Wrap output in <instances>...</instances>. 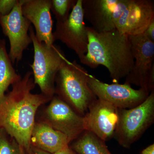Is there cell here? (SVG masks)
<instances>
[{"instance_id":"6da1fadb","label":"cell","mask_w":154,"mask_h":154,"mask_svg":"<svg viewBox=\"0 0 154 154\" xmlns=\"http://www.w3.org/2000/svg\"><path fill=\"white\" fill-rule=\"evenodd\" d=\"M31 72L12 85L0 101V128L14 138L29 152L31 132L38 109L51 100L42 94L32 93L35 88Z\"/></svg>"},{"instance_id":"7a4b0ae2","label":"cell","mask_w":154,"mask_h":154,"mask_svg":"<svg viewBox=\"0 0 154 154\" xmlns=\"http://www.w3.org/2000/svg\"><path fill=\"white\" fill-rule=\"evenodd\" d=\"M88 52L80 62L91 68L105 66L113 82L118 83L134 64L128 36L116 29L99 32L91 27H88Z\"/></svg>"},{"instance_id":"3957f363","label":"cell","mask_w":154,"mask_h":154,"mask_svg":"<svg viewBox=\"0 0 154 154\" xmlns=\"http://www.w3.org/2000/svg\"><path fill=\"white\" fill-rule=\"evenodd\" d=\"M89 75L76 61L72 62L66 58L55 78V95L82 116L97 99L88 85Z\"/></svg>"},{"instance_id":"277c9868","label":"cell","mask_w":154,"mask_h":154,"mask_svg":"<svg viewBox=\"0 0 154 154\" xmlns=\"http://www.w3.org/2000/svg\"><path fill=\"white\" fill-rule=\"evenodd\" d=\"M29 31L34 48L33 61L30 65L34 82L39 87L41 94L51 99L55 96L56 76L66 57L59 46H48L39 42L32 26Z\"/></svg>"},{"instance_id":"5b68a950","label":"cell","mask_w":154,"mask_h":154,"mask_svg":"<svg viewBox=\"0 0 154 154\" xmlns=\"http://www.w3.org/2000/svg\"><path fill=\"white\" fill-rule=\"evenodd\" d=\"M118 109V123L113 137L122 146L129 149L153 123L154 91L136 107Z\"/></svg>"},{"instance_id":"8992f818","label":"cell","mask_w":154,"mask_h":154,"mask_svg":"<svg viewBox=\"0 0 154 154\" xmlns=\"http://www.w3.org/2000/svg\"><path fill=\"white\" fill-rule=\"evenodd\" d=\"M36 121L41 122L66 135L71 142L85 131L84 116L54 96L41 110Z\"/></svg>"},{"instance_id":"52a82bcc","label":"cell","mask_w":154,"mask_h":154,"mask_svg":"<svg viewBox=\"0 0 154 154\" xmlns=\"http://www.w3.org/2000/svg\"><path fill=\"white\" fill-rule=\"evenodd\" d=\"M82 0H77L69 16L64 22H57L53 32L54 40H59L73 51L79 60L88 51V26L84 22Z\"/></svg>"},{"instance_id":"ba28073f","label":"cell","mask_w":154,"mask_h":154,"mask_svg":"<svg viewBox=\"0 0 154 154\" xmlns=\"http://www.w3.org/2000/svg\"><path fill=\"white\" fill-rule=\"evenodd\" d=\"M23 2L24 0H19L8 15L0 18L3 33L10 42L8 55L13 64L22 60L24 51L32 43L28 34L31 24L22 14Z\"/></svg>"},{"instance_id":"9c48e42d","label":"cell","mask_w":154,"mask_h":154,"mask_svg":"<svg viewBox=\"0 0 154 154\" xmlns=\"http://www.w3.org/2000/svg\"><path fill=\"white\" fill-rule=\"evenodd\" d=\"M88 84L97 99L109 102L118 109H128L140 105L150 93L140 88L135 90L127 84L104 83L89 74Z\"/></svg>"},{"instance_id":"30bf717a","label":"cell","mask_w":154,"mask_h":154,"mask_svg":"<svg viewBox=\"0 0 154 154\" xmlns=\"http://www.w3.org/2000/svg\"><path fill=\"white\" fill-rule=\"evenodd\" d=\"M134 60L133 67L125 77V84L134 85L148 91L150 74L154 66V42L144 33L128 36Z\"/></svg>"},{"instance_id":"8fae6325","label":"cell","mask_w":154,"mask_h":154,"mask_svg":"<svg viewBox=\"0 0 154 154\" xmlns=\"http://www.w3.org/2000/svg\"><path fill=\"white\" fill-rule=\"evenodd\" d=\"M129 0H82L84 18L99 32L116 29L115 24Z\"/></svg>"},{"instance_id":"7c38bea8","label":"cell","mask_w":154,"mask_h":154,"mask_svg":"<svg viewBox=\"0 0 154 154\" xmlns=\"http://www.w3.org/2000/svg\"><path fill=\"white\" fill-rule=\"evenodd\" d=\"M118 108L109 102L97 98L84 116L85 131L105 141L111 139L118 123Z\"/></svg>"},{"instance_id":"4fadbf2b","label":"cell","mask_w":154,"mask_h":154,"mask_svg":"<svg viewBox=\"0 0 154 154\" xmlns=\"http://www.w3.org/2000/svg\"><path fill=\"white\" fill-rule=\"evenodd\" d=\"M154 19L153 1L129 0L115 28L123 34L135 36L144 33Z\"/></svg>"},{"instance_id":"5bb4252c","label":"cell","mask_w":154,"mask_h":154,"mask_svg":"<svg viewBox=\"0 0 154 154\" xmlns=\"http://www.w3.org/2000/svg\"><path fill=\"white\" fill-rule=\"evenodd\" d=\"M51 7V0H24L22 7L23 16L34 26L38 41L48 46L54 42Z\"/></svg>"},{"instance_id":"9a60e30c","label":"cell","mask_w":154,"mask_h":154,"mask_svg":"<svg viewBox=\"0 0 154 154\" xmlns=\"http://www.w3.org/2000/svg\"><path fill=\"white\" fill-rule=\"evenodd\" d=\"M68 137L48 125L36 121L30 139V146L53 154L69 146Z\"/></svg>"},{"instance_id":"2e32d148","label":"cell","mask_w":154,"mask_h":154,"mask_svg":"<svg viewBox=\"0 0 154 154\" xmlns=\"http://www.w3.org/2000/svg\"><path fill=\"white\" fill-rule=\"evenodd\" d=\"M9 57L5 39H0V101L10 86L21 79L22 77L16 72Z\"/></svg>"},{"instance_id":"e0dca14e","label":"cell","mask_w":154,"mask_h":154,"mask_svg":"<svg viewBox=\"0 0 154 154\" xmlns=\"http://www.w3.org/2000/svg\"><path fill=\"white\" fill-rule=\"evenodd\" d=\"M73 141L70 147L76 153L112 154L108 149L105 141L88 131H85Z\"/></svg>"},{"instance_id":"ac0fdd59","label":"cell","mask_w":154,"mask_h":154,"mask_svg":"<svg viewBox=\"0 0 154 154\" xmlns=\"http://www.w3.org/2000/svg\"><path fill=\"white\" fill-rule=\"evenodd\" d=\"M25 152L14 138L0 128V154H25Z\"/></svg>"},{"instance_id":"d6986e66","label":"cell","mask_w":154,"mask_h":154,"mask_svg":"<svg viewBox=\"0 0 154 154\" xmlns=\"http://www.w3.org/2000/svg\"><path fill=\"white\" fill-rule=\"evenodd\" d=\"M51 11L55 16L57 22L67 19L77 0H51Z\"/></svg>"},{"instance_id":"ffe728a7","label":"cell","mask_w":154,"mask_h":154,"mask_svg":"<svg viewBox=\"0 0 154 154\" xmlns=\"http://www.w3.org/2000/svg\"><path fill=\"white\" fill-rule=\"evenodd\" d=\"M19 0H0V18L8 15Z\"/></svg>"},{"instance_id":"44dd1931","label":"cell","mask_w":154,"mask_h":154,"mask_svg":"<svg viewBox=\"0 0 154 154\" xmlns=\"http://www.w3.org/2000/svg\"><path fill=\"white\" fill-rule=\"evenodd\" d=\"M144 33L148 38L154 42V19L151 22Z\"/></svg>"},{"instance_id":"7402d4cb","label":"cell","mask_w":154,"mask_h":154,"mask_svg":"<svg viewBox=\"0 0 154 154\" xmlns=\"http://www.w3.org/2000/svg\"><path fill=\"white\" fill-rule=\"evenodd\" d=\"M53 154H76V153L69 146Z\"/></svg>"},{"instance_id":"603a6c76","label":"cell","mask_w":154,"mask_h":154,"mask_svg":"<svg viewBox=\"0 0 154 154\" xmlns=\"http://www.w3.org/2000/svg\"><path fill=\"white\" fill-rule=\"evenodd\" d=\"M141 154H154V144H152L144 149Z\"/></svg>"},{"instance_id":"cb8c5ba5","label":"cell","mask_w":154,"mask_h":154,"mask_svg":"<svg viewBox=\"0 0 154 154\" xmlns=\"http://www.w3.org/2000/svg\"><path fill=\"white\" fill-rule=\"evenodd\" d=\"M28 153L29 154H51L32 146H30V150Z\"/></svg>"}]
</instances>
